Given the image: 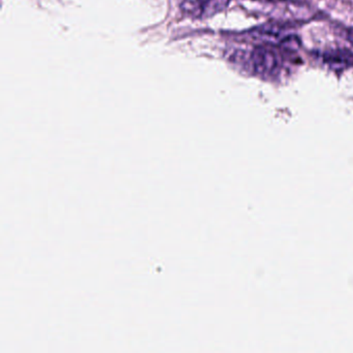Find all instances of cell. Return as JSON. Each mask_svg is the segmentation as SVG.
<instances>
[{
	"label": "cell",
	"instance_id": "1",
	"mask_svg": "<svg viewBox=\"0 0 353 353\" xmlns=\"http://www.w3.org/2000/svg\"><path fill=\"white\" fill-rule=\"evenodd\" d=\"M251 61L254 72L260 76L274 75L280 67L278 54L268 47H256L252 52Z\"/></svg>",
	"mask_w": 353,
	"mask_h": 353
},
{
	"label": "cell",
	"instance_id": "2",
	"mask_svg": "<svg viewBox=\"0 0 353 353\" xmlns=\"http://www.w3.org/2000/svg\"><path fill=\"white\" fill-rule=\"evenodd\" d=\"M230 0H181V9L193 17H210L226 9Z\"/></svg>",
	"mask_w": 353,
	"mask_h": 353
},
{
	"label": "cell",
	"instance_id": "3",
	"mask_svg": "<svg viewBox=\"0 0 353 353\" xmlns=\"http://www.w3.org/2000/svg\"><path fill=\"white\" fill-rule=\"evenodd\" d=\"M323 61L332 69H345L352 67L353 53L343 49L326 51L323 54Z\"/></svg>",
	"mask_w": 353,
	"mask_h": 353
},
{
	"label": "cell",
	"instance_id": "4",
	"mask_svg": "<svg viewBox=\"0 0 353 353\" xmlns=\"http://www.w3.org/2000/svg\"><path fill=\"white\" fill-rule=\"evenodd\" d=\"M347 39H348L349 43L353 46V28L349 30L348 34H347Z\"/></svg>",
	"mask_w": 353,
	"mask_h": 353
}]
</instances>
